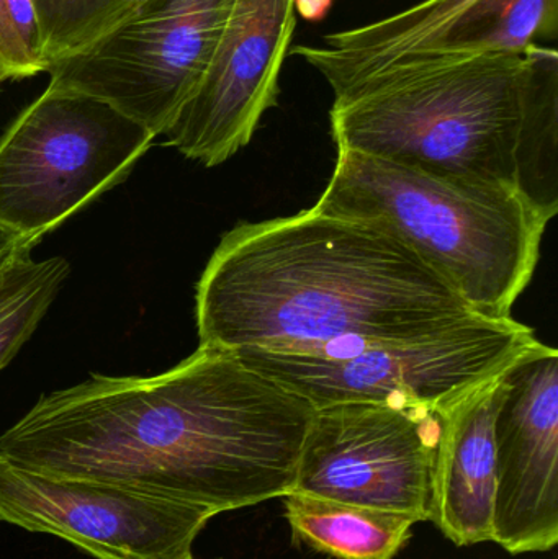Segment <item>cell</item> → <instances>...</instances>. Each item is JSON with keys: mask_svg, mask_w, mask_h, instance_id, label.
<instances>
[{"mask_svg": "<svg viewBox=\"0 0 558 559\" xmlns=\"http://www.w3.org/2000/svg\"><path fill=\"white\" fill-rule=\"evenodd\" d=\"M541 344L534 329L513 318L475 316L431 337L379 342L330 357L261 348L233 354L314 409L363 401L448 409L507 373Z\"/></svg>", "mask_w": 558, "mask_h": 559, "instance_id": "obj_5", "label": "cell"}, {"mask_svg": "<svg viewBox=\"0 0 558 559\" xmlns=\"http://www.w3.org/2000/svg\"><path fill=\"white\" fill-rule=\"evenodd\" d=\"M337 150L442 179L508 187L558 212V52L403 56L334 95Z\"/></svg>", "mask_w": 558, "mask_h": 559, "instance_id": "obj_3", "label": "cell"}, {"mask_svg": "<svg viewBox=\"0 0 558 559\" xmlns=\"http://www.w3.org/2000/svg\"><path fill=\"white\" fill-rule=\"evenodd\" d=\"M295 26V0H231L202 81L163 134L167 146L205 167L248 146L277 104Z\"/></svg>", "mask_w": 558, "mask_h": 559, "instance_id": "obj_10", "label": "cell"}, {"mask_svg": "<svg viewBox=\"0 0 558 559\" xmlns=\"http://www.w3.org/2000/svg\"><path fill=\"white\" fill-rule=\"evenodd\" d=\"M213 512L95 479L23 468L0 453V524L55 535L97 559H195Z\"/></svg>", "mask_w": 558, "mask_h": 559, "instance_id": "obj_9", "label": "cell"}, {"mask_svg": "<svg viewBox=\"0 0 558 559\" xmlns=\"http://www.w3.org/2000/svg\"><path fill=\"white\" fill-rule=\"evenodd\" d=\"M231 0H136L110 28L52 62L48 87L107 102L163 136L202 81Z\"/></svg>", "mask_w": 558, "mask_h": 559, "instance_id": "obj_7", "label": "cell"}, {"mask_svg": "<svg viewBox=\"0 0 558 559\" xmlns=\"http://www.w3.org/2000/svg\"><path fill=\"white\" fill-rule=\"evenodd\" d=\"M136 0H28L43 72L110 28Z\"/></svg>", "mask_w": 558, "mask_h": 559, "instance_id": "obj_17", "label": "cell"}, {"mask_svg": "<svg viewBox=\"0 0 558 559\" xmlns=\"http://www.w3.org/2000/svg\"><path fill=\"white\" fill-rule=\"evenodd\" d=\"M39 72L28 0H0V84Z\"/></svg>", "mask_w": 558, "mask_h": 559, "instance_id": "obj_18", "label": "cell"}, {"mask_svg": "<svg viewBox=\"0 0 558 559\" xmlns=\"http://www.w3.org/2000/svg\"><path fill=\"white\" fill-rule=\"evenodd\" d=\"M491 542L510 555L558 544V352L541 344L504 373L495 420Z\"/></svg>", "mask_w": 558, "mask_h": 559, "instance_id": "obj_11", "label": "cell"}, {"mask_svg": "<svg viewBox=\"0 0 558 559\" xmlns=\"http://www.w3.org/2000/svg\"><path fill=\"white\" fill-rule=\"evenodd\" d=\"M154 138L107 102L46 87L0 136V226L38 245L123 182Z\"/></svg>", "mask_w": 558, "mask_h": 559, "instance_id": "obj_6", "label": "cell"}, {"mask_svg": "<svg viewBox=\"0 0 558 559\" xmlns=\"http://www.w3.org/2000/svg\"><path fill=\"white\" fill-rule=\"evenodd\" d=\"M480 0H423L356 28L324 36L323 46L300 45L294 55L317 69L334 95L403 56L435 48Z\"/></svg>", "mask_w": 558, "mask_h": 559, "instance_id": "obj_13", "label": "cell"}, {"mask_svg": "<svg viewBox=\"0 0 558 559\" xmlns=\"http://www.w3.org/2000/svg\"><path fill=\"white\" fill-rule=\"evenodd\" d=\"M558 0H480L429 51H523L554 39Z\"/></svg>", "mask_w": 558, "mask_h": 559, "instance_id": "obj_15", "label": "cell"}, {"mask_svg": "<svg viewBox=\"0 0 558 559\" xmlns=\"http://www.w3.org/2000/svg\"><path fill=\"white\" fill-rule=\"evenodd\" d=\"M282 499L294 540L336 559H393L419 524L403 512L307 492L290 491Z\"/></svg>", "mask_w": 558, "mask_h": 559, "instance_id": "obj_14", "label": "cell"}, {"mask_svg": "<svg viewBox=\"0 0 558 559\" xmlns=\"http://www.w3.org/2000/svg\"><path fill=\"white\" fill-rule=\"evenodd\" d=\"M313 209L382 226L491 319L511 318L550 222L518 190L442 179L349 150H337Z\"/></svg>", "mask_w": 558, "mask_h": 559, "instance_id": "obj_4", "label": "cell"}, {"mask_svg": "<svg viewBox=\"0 0 558 559\" xmlns=\"http://www.w3.org/2000/svg\"><path fill=\"white\" fill-rule=\"evenodd\" d=\"M446 409L340 403L314 411L292 491L431 519Z\"/></svg>", "mask_w": 558, "mask_h": 559, "instance_id": "obj_8", "label": "cell"}, {"mask_svg": "<svg viewBox=\"0 0 558 559\" xmlns=\"http://www.w3.org/2000/svg\"><path fill=\"white\" fill-rule=\"evenodd\" d=\"M68 275L66 259L36 262L32 254L0 271V371L32 337Z\"/></svg>", "mask_w": 558, "mask_h": 559, "instance_id": "obj_16", "label": "cell"}, {"mask_svg": "<svg viewBox=\"0 0 558 559\" xmlns=\"http://www.w3.org/2000/svg\"><path fill=\"white\" fill-rule=\"evenodd\" d=\"M475 316L395 235L317 209L229 229L195 293L200 347L228 352L330 357Z\"/></svg>", "mask_w": 558, "mask_h": 559, "instance_id": "obj_2", "label": "cell"}, {"mask_svg": "<svg viewBox=\"0 0 558 559\" xmlns=\"http://www.w3.org/2000/svg\"><path fill=\"white\" fill-rule=\"evenodd\" d=\"M314 411L233 352L199 347L157 377L92 374L41 396L0 436V453L218 515L294 489Z\"/></svg>", "mask_w": 558, "mask_h": 559, "instance_id": "obj_1", "label": "cell"}, {"mask_svg": "<svg viewBox=\"0 0 558 559\" xmlns=\"http://www.w3.org/2000/svg\"><path fill=\"white\" fill-rule=\"evenodd\" d=\"M333 0H295V10L307 20H320Z\"/></svg>", "mask_w": 558, "mask_h": 559, "instance_id": "obj_20", "label": "cell"}, {"mask_svg": "<svg viewBox=\"0 0 558 559\" xmlns=\"http://www.w3.org/2000/svg\"><path fill=\"white\" fill-rule=\"evenodd\" d=\"M503 393L501 374L446 409L429 522L455 547L487 544L494 537L495 420Z\"/></svg>", "mask_w": 558, "mask_h": 559, "instance_id": "obj_12", "label": "cell"}, {"mask_svg": "<svg viewBox=\"0 0 558 559\" xmlns=\"http://www.w3.org/2000/svg\"><path fill=\"white\" fill-rule=\"evenodd\" d=\"M33 242L20 238L15 233L0 226V271L25 254H32Z\"/></svg>", "mask_w": 558, "mask_h": 559, "instance_id": "obj_19", "label": "cell"}]
</instances>
